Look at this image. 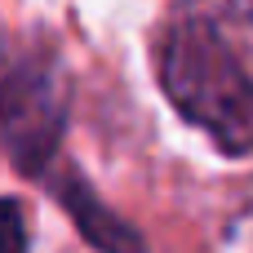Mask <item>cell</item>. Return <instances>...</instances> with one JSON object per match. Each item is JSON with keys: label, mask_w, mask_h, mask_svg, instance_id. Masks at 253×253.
Instances as JSON below:
<instances>
[{"label": "cell", "mask_w": 253, "mask_h": 253, "mask_svg": "<svg viewBox=\"0 0 253 253\" xmlns=\"http://www.w3.org/2000/svg\"><path fill=\"white\" fill-rule=\"evenodd\" d=\"M160 84L169 102L191 125H200L222 151H253V76L213 22L182 18L165 31Z\"/></svg>", "instance_id": "6da1fadb"}, {"label": "cell", "mask_w": 253, "mask_h": 253, "mask_svg": "<svg viewBox=\"0 0 253 253\" xmlns=\"http://www.w3.org/2000/svg\"><path fill=\"white\" fill-rule=\"evenodd\" d=\"M0 253H27V222L18 200H0Z\"/></svg>", "instance_id": "3957f363"}, {"label": "cell", "mask_w": 253, "mask_h": 253, "mask_svg": "<svg viewBox=\"0 0 253 253\" xmlns=\"http://www.w3.org/2000/svg\"><path fill=\"white\" fill-rule=\"evenodd\" d=\"M236 9H240V13H245V18L253 22V0H236Z\"/></svg>", "instance_id": "277c9868"}, {"label": "cell", "mask_w": 253, "mask_h": 253, "mask_svg": "<svg viewBox=\"0 0 253 253\" xmlns=\"http://www.w3.org/2000/svg\"><path fill=\"white\" fill-rule=\"evenodd\" d=\"M62 133L58 76L31 53H0V147L36 169Z\"/></svg>", "instance_id": "7a4b0ae2"}]
</instances>
